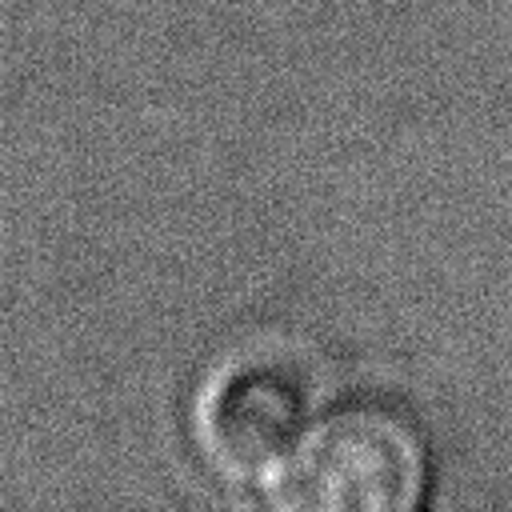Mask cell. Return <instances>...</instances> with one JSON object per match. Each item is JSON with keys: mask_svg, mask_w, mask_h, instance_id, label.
<instances>
[{"mask_svg": "<svg viewBox=\"0 0 512 512\" xmlns=\"http://www.w3.org/2000/svg\"><path fill=\"white\" fill-rule=\"evenodd\" d=\"M424 484L420 428L384 400H344L304 428L268 500L292 512H408Z\"/></svg>", "mask_w": 512, "mask_h": 512, "instance_id": "6da1fadb", "label": "cell"}, {"mask_svg": "<svg viewBox=\"0 0 512 512\" xmlns=\"http://www.w3.org/2000/svg\"><path fill=\"white\" fill-rule=\"evenodd\" d=\"M308 428V388L276 360L224 364L200 392L192 432L232 484H268Z\"/></svg>", "mask_w": 512, "mask_h": 512, "instance_id": "7a4b0ae2", "label": "cell"}]
</instances>
